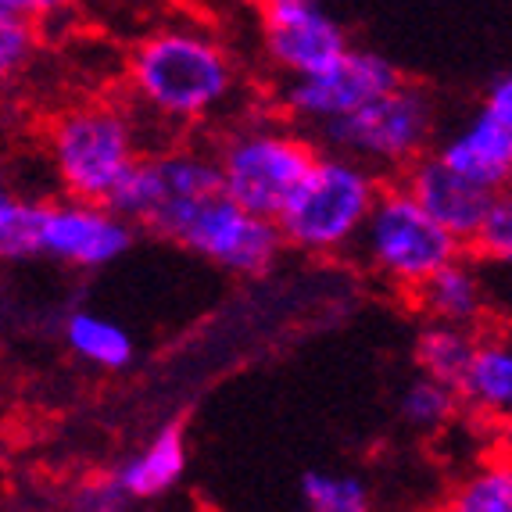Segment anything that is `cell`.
<instances>
[{"label": "cell", "instance_id": "6da1fadb", "mask_svg": "<svg viewBox=\"0 0 512 512\" xmlns=\"http://www.w3.org/2000/svg\"><path fill=\"white\" fill-rule=\"evenodd\" d=\"M233 86L237 65L226 43L190 22L154 29L129 54V90L165 122L208 119L230 101Z\"/></svg>", "mask_w": 512, "mask_h": 512}, {"label": "cell", "instance_id": "7a4b0ae2", "mask_svg": "<svg viewBox=\"0 0 512 512\" xmlns=\"http://www.w3.org/2000/svg\"><path fill=\"white\" fill-rule=\"evenodd\" d=\"M384 180L366 165L319 151L291 201L276 215V233L308 255H337L362 233L369 208Z\"/></svg>", "mask_w": 512, "mask_h": 512}, {"label": "cell", "instance_id": "3957f363", "mask_svg": "<svg viewBox=\"0 0 512 512\" xmlns=\"http://www.w3.org/2000/svg\"><path fill=\"white\" fill-rule=\"evenodd\" d=\"M47 158L69 201L104 205L140 158L137 122L126 108L104 101L65 108L47 129Z\"/></svg>", "mask_w": 512, "mask_h": 512}, {"label": "cell", "instance_id": "277c9868", "mask_svg": "<svg viewBox=\"0 0 512 512\" xmlns=\"http://www.w3.org/2000/svg\"><path fill=\"white\" fill-rule=\"evenodd\" d=\"M319 147L287 122H248L237 126L215 151L222 197L255 219L276 222L291 201Z\"/></svg>", "mask_w": 512, "mask_h": 512}, {"label": "cell", "instance_id": "5b68a950", "mask_svg": "<svg viewBox=\"0 0 512 512\" xmlns=\"http://www.w3.org/2000/svg\"><path fill=\"white\" fill-rule=\"evenodd\" d=\"M316 137L323 140L319 151L351 158V162L373 169L376 176L380 169L402 176L434 147L437 101L430 97L427 86L402 79L394 90L369 101L355 115L316 129Z\"/></svg>", "mask_w": 512, "mask_h": 512}, {"label": "cell", "instance_id": "8992f818", "mask_svg": "<svg viewBox=\"0 0 512 512\" xmlns=\"http://www.w3.org/2000/svg\"><path fill=\"white\" fill-rule=\"evenodd\" d=\"M359 258L373 276L391 283L394 291L416 294L434 273L462 255V244L430 219L423 208L394 183H384L369 208L362 233L355 240Z\"/></svg>", "mask_w": 512, "mask_h": 512}, {"label": "cell", "instance_id": "52a82bcc", "mask_svg": "<svg viewBox=\"0 0 512 512\" xmlns=\"http://www.w3.org/2000/svg\"><path fill=\"white\" fill-rule=\"evenodd\" d=\"M402 83V72L394 69L384 54L351 47L337 65H330L319 76L283 79L280 86V111L283 119L294 122V129H323L330 122H341L366 108L369 101L384 97L387 90Z\"/></svg>", "mask_w": 512, "mask_h": 512}, {"label": "cell", "instance_id": "ba28073f", "mask_svg": "<svg viewBox=\"0 0 512 512\" xmlns=\"http://www.w3.org/2000/svg\"><path fill=\"white\" fill-rule=\"evenodd\" d=\"M169 240L240 276H262L265 269H273L283 248L276 222L255 219L222 194L201 201Z\"/></svg>", "mask_w": 512, "mask_h": 512}, {"label": "cell", "instance_id": "9c48e42d", "mask_svg": "<svg viewBox=\"0 0 512 512\" xmlns=\"http://www.w3.org/2000/svg\"><path fill=\"white\" fill-rule=\"evenodd\" d=\"M265 58L283 79L319 76L351 51L344 26L312 0H265L258 4Z\"/></svg>", "mask_w": 512, "mask_h": 512}, {"label": "cell", "instance_id": "30bf717a", "mask_svg": "<svg viewBox=\"0 0 512 512\" xmlns=\"http://www.w3.org/2000/svg\"><path fill=\"white\" fill-rule=\"evenodd\" d=\"M434 154L448 169L466 176V180L477 183V187L505 194V183H509V176H512V79H509V72L491 79L477 115Z\"/></svg>", "mask_w": 512, "mask_h": 512}, {"label": "cell", "instance_id": "8fae6325", "mask_svg": "<svg viewBox=\"0 0 512 512\" xmlns=\"http://www.w3.org/2000/svg\"><path fill=\"white\" fill-rule=\"evenodd\" d=\"M129 244H133V230L104 205H86V201L40 205L36 255H51L79 269H97L122 258Z\"/></svg>", "mask_w": 512, "mask_h": 512}, {"label": "cell", "instance_id": "7c38bea8", "mask_svg": "<svg viewBox=\"0 0 512 512\" xmlns=\"http://www.w3.org/2000/svg\"><path fill=\"white\" fill-rule=\"evenodd\" d=\"M398 187H402L448 237L459 240V244H470L473 230H477L484 212L495 205V197H498L495 190L477 187V183H470L466 176L452 172L434 151H430L427 158H419L416 165H409V169L402 172Z\"/></svg>", "mask_w": 512, "mask_h": 512}, {"label": "cell", "instance_id": "4fadbf2b", "mask_svg": "<svg viewBox=\"0 0 512 512\" xmlns=\"http://www.w3.org/2000/svg\"><path fill=\"white\" fill-rule=\"evenodd\" d=\"M151 162L158 176V205L144 230L169 240L201 201L222 194L219 165H215V151H201V147H169L151 154Z\"/></svg>", "mask_w": 512, "mask_h": 512}, {"label": "cell", "instance_id": "5bb4252c", "mask_svg": "<svg viewBox=\"0 0 512 512\" xmlns=\"http://www.w3.org/2000/svg\"><path fill=\"white\" fill-rule=\"evenodd\" d=\"M430 323L441 326H459V330H473L484 323L487 316V287L473 258H455L452 265H444L441 273L430 276L416 294H412Z\"/></svg>", "mask_w": 512, "mask_h": 512}, {"label": "cell", "instance_id": "9a60e30c", "mask_svg": "<svg viewBox=\"0 0 512 512\" xmlns=\"http://www.w3.org/2000/svg\"><path fill=\"white\" fill-rule=\"evenodd\" d=\"M459 405L473 409L484 419H505L512 405V348L505 333H484L477 337L470 369L455 387Z\"/></svg>", "mask_w": 512, "mask_h": 512}, {"label": "cell", "instance_id": "2e32d148", "mask_svg": "<svg viewBox=\"0 0 512 512\" xmlns=\"http://www.w3.org/2000/svg\"><path fill=\"white\" fill-rule=\"evenodd\" d=\"M187 470V441H183V427L169 423L165 430L151 437L144 452L133 455V459L115 473L122 495L126 498H154L169 491L176 480Z\"/></svg>", "mask_w": 512, "mask_h": 512}, {"label": "cell", "instance_id": "e0dca14e", "mask_svg": "<svg viewBox=\"0 0 512 512\" xmlns=\"http://www.w3.org/2000/svg\"><path fill=\"white\" fill-rule=\"evenodd\" d=\"M477 337L473 330H459V326H441L427 323L416 337V366L419 376H427L434 384L459 387L466 369H470L473 351H477Z\"/></svg>", "mask_w": 512, "mask_h": 512}, {"label": "cell", "instance_id": "ac0fdd59", "mask_svg": "<svg viewBox=\"0 0 512 512\" xmlns=\"http://www.w3.org/2000/svg\"><path fill=\"white\" fill-rule=\"evenodd\" d=\"M65 341L79 359L104 369H122L133 362V337L119 323L97 316V312H72L65 319Z\"/></svg>", "mask_w": 512, "mask_h": 512}, {"label": "cell", "instance_id": "d6986e66", "mask_svg": "<svg viewBox=\"0 0 512 512\" xmlns=\"http://www.w3.org/2000/svg\"><path fill=\"white\" fill-rule=\"evenodd\" d=\"M441 512H512V470L505 459H487L470 470Z\"/></svg>", "mask_w": 512, "mask_h": 512}, {"label": "cell", "instance_id": "ffe728a7", "mask_svg": "<svg viewBox=\"0 0 512 512\" xmlns=\"http://www.w3.org/2000/svg\"><path fill=\"white\" fill-rule=\"evenodd\" d=\"M40 15L43 8L33 0H0V86H8L33 58Z\"/></svg>", "mask_w": 512, "mask_h": 512}, {"label": "cell", "instance_id": "44dd1931", "mask_svg": "<svg viewBox=\"0 0 512 512\" xmlns=\"http://www.w3.org/2000/svg\"><path fill=\"white\" fill-rule=\"evenodd\" d=\"M301 502H305V512H373L366 484L351 473H305Z\"/></svg>", "mask_w": 512, "mask_h": 512}, {"label": "cell", "instance_id": "7402d4cb", "mask_svg": "<svg viewBox=\"0 0 512 512\" xmlns=\"http://www.w3.org/2000/svg\"><path fill=\"white\" fill-rule=\"evenodd\" d=\"M455 412H459V394L427 376L412 380L402 394V416L419 430H441L444 423H452Z\"/></svg>", "mask_w": 512, "mask_h": 512}, {"label": "cell", "instance_id": "603a6c76", "mask_svg": "<svg viewBox=\"0 0 512 512\" xmlns=\"http://www.w3.org/2000/svg\"><path fill=\"white\" fill-rule=\"evenodd\" d=\"M36 226H40V205L18 201L0 183V258L36 255Z\"/></svg>", "mask_w": 512, "mask_h": 512}, {"label": "cell", "instance_id": "cb8c5ba5", "mask_svg": "<svg viewBox=\"0 0 512 512\" xmlns=\"http://www.w3.org/2000/svg\"><path fill=\"white\" fill-rule=\"evenodd\" d=\"M470 248L480 258H491V262H509L512 255V201L509 194H498L495 205L487 208L480 226L473 230Z\"/></svg>", "mask_w": 512, "mask_h": 512}, {"label": "cell", "instance_id": "d4e9b609", "mask_svg": "<svg viewBox=\"0 0 512 512\" xmlns=\"http://www.w3.org/2000/svg\"><path fill=\"white\" fill-rule=\"evenodd\" d=\"M126 502L115 477H90L72 491V512H126Z\"/></svg>", "mask_w": 512, "mask_h": 512}]
</instances>
